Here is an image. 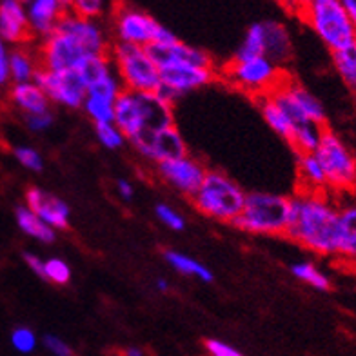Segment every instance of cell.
I'll use <instances>...</instances> for the list:
<instances>
[{
	"instance_id": "obj_1",
	"label": "cell",
	"mask_w": 356,
	"mask_h": 356,
	"mask_svg": "<svg viewBox=\"0 0 356 356\" xmlns=\"http://www.w3.org/2000/svg\"><path fill=\"white\" fill-rule=\"evenodd\" d=\"M109 33L100 20H88L67 11L40 46V66L47 71L79 70L88 58L108 55Z\"/></svg>"
},
{
	"instance_id": "obj_2",
	"label": "cell",
	"mask_w": 356,
	"mask_h": 356,
	"mask_svg": "<svg viewBox=\"0 0 356 356\" xmlns=\"http://www.w3.org/2000/svg\"><path fill=\"white\" fill-rule=\"evenodd\" d=\"M287 238L320 257L338 253V204L325 193L302 191L291 198Z\"/></svg>"
},
{
	"instance_id": "obj_3",
	"label": "cell",
	"mask_w": 356,
	"mask_h": 356,
	"mask_svg": "<svg viewBox=\"0 0 356 356\" xmlns=\"http://www.w3.org/2000/svg\"><path fill=\"white\" fill-rule=\"evenodd\" d=\"M115 124L129 142L155 135L175 126L173 104L159 93H138L124 89L115 102Z\"/></svg>"
},
{
	"instance_id": "obj_4",
	"label": "cell",
	"mask_w": 356,
	"mask_h": 356,
	"mask_svg": "<svg viewBox=\"0 0 356 356\" xmlns=\"http://www.w3.org/2000/svg\"><path fill=\"white\" fill-rule=\"evenodd\" d=\"M245 198L248 193L240 188L236 180L222 171H207L204 182L191 200L202 215L209 216L213 220L233 224L244 209Z\"/></svg>"
},
{
	"instance_id": "obj_5",
	"label": "cell",
	"mask_w": 356,
	"mask_h": 356,
	"mask_svg": "<svg viewBox=\"0 0 356 356\" xmlns=\"http://www.w3.org/2000/svg\"><path fill=\"white\" fill-rule=\"evenodd\" d=\"M300 13L311 29L333 53L356 44V29L347 15L343 2L311 0L302 4Z\"/></svg>"
},
{
	"instance_id": "obj_6",
	"label": "cell",
	"mask_w": 356,
	"mask_h": 356,
	"mask_svg": "<svg viewBox=\"0 0 356 356\" xmlns=\"http://www.w3.org/2000/svg\"><path fill=\"white\" fill-rule=\"evenodd\" d=\"M291 222V198L273 193H248L244 209L233 222L253 234H286Z\"/></svg>"
},
{
	"instance_id": "obj_7",
	"label": "cell",
	"mask_w": 356,
	"mask_h": 356,
	"mask_svg": "<svg viewBox=\"0 0 356 356\" xmlns=\"http://www.w3.org/2000/svg\"><path fill=\"white\" fill-rule=\"evenodd\" d=\"M108 55L124 89L138 93H159L162 86L160 70L147 47L115 42Z\"/></svg>"
},
{
	"instance_id": "obj_8",
	"label": "cell",
	"mask_w": 356,
	"mask_h": 356,
	"mask_svg": "<svg viewBox=\"0 0 356 356\" xmlns=\"http://www.w3.org/2000/svg\"><path fill=\"white\" fill-rule=\"evenodd\" d=\"M111 20L113 35L120 44L149 47L151 44H168L177 40V35L171 29L135 6L117 8Z\"/></svg>"
},
{
	"instance_id": "obj_9",
	"label": "cell",
	"mask_w": 356,
	"mask_h": 356,
	"mask_svg": "<svg viewBox=\"0 0 356 356\" xmlns=\"http://www.w3.org/2000/svg\"><path fill=\"white\" fill-rule=\"evenodd\" d=\"M314 155L323 168L327 189L337 193L356 191V156L337 133L323 129Z\"/></svg>"
},
{
	"instance_id": "obj_10",
	"label": "cell",
	"mask_w": 356,
	"mask_h": 356,
	"mask_svg": "<svg viewBox=\"0 0 356 356\" xmlns=\"http://www.w3.org/2000/svg\"><path fill=\"white\" fill-rule=\"evenodd\" d=\"M224 76L236 88L258 97L269 95L284 80L280 67L266 56L251 60H231L225 66Z\"/></svg>"
},
{
	"instance_id": "obj_11",
	"label": "cell",
	"mask_w": 356,
	"mask_h": 356,
	"mask_svg": "<svg viewBox=\"0 0 356 356\" xmlns=\"http://www.w3.org/2000/svg\"><path fill=\"white\" fill-rule=\"evenodd\" d=\"M159 95L169 104L177 102L182 95L191 93L195 89L206 88L218 79L216 67H197L189 64H165L160 66Z\"/></svg>"
},
{
	"instance_id": "obj_12",
	"label": "cell",
	"mask_w": 356,
	"mask_h": 356,
	"mask_svg": "<svg viewBox=\"0 0 356 356\" xmlns=\"http://www.w3.org/2000/svg\"><path fill=\"white\" fill-rule=\"evenodd\" d=\"M42 89L51 104L62 108H82L86 100V84L76 70L70 71H47L40 70L33 80Z\"/></svg>"
},
{
	"instance_id": "obj_13",
	"label": "cell",
	"mask_w": 356,
	"mask_h": 356,
	"mask_svg": "<svg viewBox=\"0 0 356 356\" xmlns=\"http://www.w3.org/2000/svg\"><path fill=\"white\" fill-rule=\"evenodd\" d=\"M156 173L168 186L193 198L206 178L207 168L200 160L184 155L156 164Z\"/></svg>"
},
{
	"instance_id": "obj_14",
	"label": "cell",
	"mask_w": 356,
	"mask_h": 356,
	"mask_svg": "<svg viewBox=\"0 0 356 356\" xmlns=\"http://www.w3.org/2000/svg\"><path fill=\"white\" fill-rule=\"evenodd\" d=\"M86 84V95L104 97V99L115 100L124 91V86L118 79L115 66H113L109 55L91 56L76 70Z\"/></svg>"
},
{
	"instance_id": "obj_15",
	"label": "cell",
	"mask_w": 356,
	"mask_h": 356,
	"mask_svg": "<svg viewBox=\"0 0 356 356\" xmlns=\"http://www.w3.org/2000/svg\"><path fill=\"white\" fill-rule=\"evenodd\" d=\"M131 144L142 156L153 160L156 164L188 155V145L184 142L177 126H169L155 135L145 136V138L135 140Z\"/></svg>"
},
{
	"instance_id": "obj_16",
	"label": "cell",
	"mask_w": 356,
	"mask_h": 356,
	"mask_svg": "<svg viewBox=\"0 0 356 356\" xmlns=\"http://www.w3.org/2000/svg\"><path fill=\"white\" fill-rule=\"evenodd\" d=\"M26 207L40 216L51 229L60 231L70 227L71 209L62 198L40 188H29L26 191Z\"/></svg>"
},
{
	"instance_id": "obj_17",
	"label": "cell",
	"mask_w": 356,
	"mask_h": 356,
	"mask_svg": "<svg viewBox=\"0 0 356 356\" xmlns=\"http://www.w3.org/2000/svg\"><path fill=\"white\" fill-rule=\"evenodd\" d=\"M149 55L156 62V66H165V64H189L197 67H215L211 55L200 47L189 46L182 40H173L168 44H151L147 47Z\"/></svg>"
},
{
	"instance_id": "obj_18",
	"label": "cell",
	"mask_w": 356,
	"mask_h": 356,
	"mask_svg": "<svg viewBox=\"0 0 356 356\" xmlns=\"http://www.w3.org/2000/svg\"><path fill=\"white\" fill-rule=\"evenodd\" d=\"M71 10V2H60V0H33L29 2L28 11L29 28L33 37L47 38L53 33L62 20V17Z\"/></svg>"
},
{
	"instance_id": "obj_19",
	"label": "cell",
	"mask_w": 356,
	"mask_h": 356,
	"mask_svg": "<svg viewBox=\"0 0 356 356\" xmlns=\"http://www.w3.org/2000/svg\"><path fill=\"white\" fill-rule=\"evenodd\" d=\"M0 38L11 44H24L33 38L28 11L17 0L0 2Z\"/></svg>"
},
{
	"instance_id": "obj_20",
	"label": "cell",
	"mask_w": 356,
	"mask_h": 356,
	"mask_svg": "<svg viewBox=\"0 0 356 356\" xmlns=\"http://www.w3.org/2000/svg\"><path fill=\"white\" fill-rule=\"evenodd\" d=\"M342 260L356 264V198L338 204V253Z\"/></svg>"
},
{
	"instance_id": "obj_21",
	"label": "cell",
	"mask_w": 356,
	"mask_h": 356,
	"mask_svg": "<svg viewBox=\"0 0 356 356\" xmlns=\"http://www.w3.org/2000/svg\"><path fill=\"white\" fill-rule=\"evenodd\" d=\"M264 40H266V58L277 64H286L293 55V44L287 28L277 20H262Z\"/></svg>"
},
{
	"instance_id": "obj_22",
	"label": "cell",
	"mask_w": 356,
	"mask_h": 356,
	"mask_svg": "<svg viewBox=\"0 0 356 356\" xmlns=\"http://www.w3.org/2000/svg\"><path fill=\"white\" fill-rule=\"evenodd\" d=\"M11 100H13V104L20 111H24L26 117L51 111V102H49L46 93L35 82L15 84L11 88Z\"/></svg>"
},
{
	"instance_id": "obj_23",
	"label": "cell",
	"mask_w": 356,
	"mask_h": 356,
	"mask_svg": "<svg viewBox=\"0 0 356 356\" xmlns=\"http://www.w3.org/2000/svg\"><path fill=\"white\" fill-rule=\"evenodd\" d=\"M298 173H300L302 184H304V191L325 193L327 180H325V173H323L318 156L314 153L298 155Z\"/></svg>"
},
{
	"instance_id": "obj_24",
	"label": "cell",
	"mask_w": 356,
	"mask_h": 356,
	"mask_svg": "<svg viewBox=\"0 0 356 356\" xmlns=\"http://www.w3.org/2000/svg\"><path fill=\"white\" fill-rule=\"evenodd\" d=\"M258 108H260V113H262L267 126L291 144V140H293V124H291L286 113L275 104V100L269 95H262V97H258Z\"/></svg>"
},
{
	"instance_id": "obj_25",
	"label": "cell",
	"mask_w": 356,
	"mask_h": 356,
	"mask_svg": "<svg viewBox=\"0 0 356 356\" xmlns=\"http://www.w3.org/2000/svg\"><path fill=\"white\" fill-rule=\"evenodd\" d=\"M15 216H17V224H19L20 229L24 231L29 236H33L38 242H44V244H51L56 236V231L51 229L46 222L40 218V216L35 215L31 209H28L26 206L17 207L15 211Z\"/></svg>"
},
{
	"instance_id": "obj_26",
	"label": "cell",
	"mask_w": 356,
	"mask_h": 356,
	"mask_svg": "<svg viewBox=\"0 0 356 356\" xmlns=\"http://www.w3.org/2000/svg\"><path fill=\"white\" fill-rule=\"evenodd\" d=\"M165 262L173 267L175 271L184 275V277H195L200 282H211L213 280V273L209 271V267L204 266L202 262H198L197 258L188 257V254L178 253V251H173L169 249L164 253Z\"/></svg>"
},
{
	"instance_id": "obj_27",
	"label": "cell",
	"mask_w": 356,
	"mask_h": 356,
	"mask_svg": "<svg viewBox=\"0 0 356 356\" xmlns=\"http://www.w3.org/2000/svg\"><path fill=\"white\" fill-rule=\"evenodd\" d=\"M286 82L289 93L293 95V99L296 100V104L305 113V117L309 118L313 124H316V126H325V109H323L322 102L313 93H309L307 89L302 88L300 84H296L293 80H286Z\"/></svg>"
},
{
	"instance_id": "obj_28",
	"label": "cell",
	"mask_w": 356,
	"mask_h": 356,
	"mask_svg": "<svg viewBox=\"0 0 356 356\" xmlns=\"http://www.w3.org/2000/svg\"><path fill=\"white\" fill-rule=\"evenodd\" d=\"M266 56V40H264V24L254 22L248 28L244 40L234 53L233 60H251Z\"/></svg>"
},
{
	"instance_id": "obj_29",
	"label": "cell",
	"mask_w": 356,
	"mask_h": 356,
	"mask_svg": "<svg viewBox=\"0 0 356 356\" xmlns=\"http://www.w3.org/2000/svg\"><path fill=\"white\" fill-rule=\"evenodd\" d=\"M40 70H42L40 60L22 49H17L10 55V79L15 80V84L33 82Z\"/></svg>"
},
{
	"instance_id": "obj_30",
	"label": "cell",
	"mask_w": 356,
	"mask_h": 356,
	"mask_svg": "<svg viewBox=\"0 0 356 356\" xmlns=\"http://www.w3.org/2000/svg\"><path fill=\"white\" fill-rule=\"evenodd\" d=\"M82 109L93 120L95 126L115 122V100L104 99V97H95V95H86Z\"/></svg>"
},
{
	"instance_id": "obj_31",
	"label": "cell",
	"mask_w": 356,
	"mask_h": 356,
	"mask_svg": "<svg viewBox=\"0 0 356 356\" xmlns=\"http://www.w3.org/2000/svg\"><path fill=\"white\" fill-rule=\"evenodd\" d=\"M291 273H293V277L298 278V280L304 282V284H307V286L314 287V289H331V280H329V277L327 275H323L313 262L304 260V262L293 264V266H291Z\"/></svg>"
},
{
	"instance_id": "obj_32",
	"label": "cell",
	"mask_w": 356,
	"mask_h": 356,
	"mask_svg": "<svg viewBox=\"0 0 356 356\" xmlns=\"http://www.w3.org/2000/svg\"><path fill=\"white\" fill-rule=\"evenodd\" d=\"M333 64L343 82L356 91V44L333 53Z\"/></svg>"
},
{
	"instance_id": "obj_33",
	"label": "cell",
	"mask_w": 356,
	"mask_h": 356,
	"mask_svg": "<svg viewBox=\"0 0 356 356\" xmlns=\"http://www.w3.org/2000/svg\"><path fill=\"white\" fill-rule=\"evenodd\" d=\"M44 280L56 284V286H66L71 280V267L62 258H47L44 264Z\"/></svg>"
},
{
	"instance_id": "obj_34",
	"label": "cell",
	"mask_w": 356,
	"mask_h": 356,
	"mask_svg": "<svg viewBox=\"0 0 356 356\" xmlns=\"http://www.w3.org/2000/svg\"><path fill=\"white\" fill-rule=\"evenodd\" d=\"M95 133H97V138H99L100 145H104L106 149H118V147H122L127 140L126 135L120 131V127L115 122L95 126Z\"/></svg>"
},
{
	"instance_id": "obj_35",
	"label": "cell",
	"mask_w": 356,
	"mask_h": 356,
	"mask_svg": "<svg viewBox=\"0 0 356 356\" xmlns=\"http://www.w3.org/2000/svg\"><path fill=\"white\" fill-rule=\"evenodd\" d=\"M71 11L82 19L99 20L106 11V4L102 0H75L71 2Z\"/></svg>"
},
{
	"instance_id": "obj_36",
	"label": "cell",
	"mask_w": 356,
	"mask_h": 356,
	"mask_svg": "<svg viewBox=\"0 0 356 356\" xmlns=\"http://www.w3.org/2000/svg\"><path fill=\"white\" fill-rule=\"evenodd\" d=\"M155 215L160 220V224H164L168 229L171 231H182L186 227V218H184L177 209H173L168 204H159L155 207Z\"/></svg>"
},
{
	"instance_id": "obj_37",
	"label": "cell",
	"mask_w": 356,
	"mask_h": 356,
	"mask_svg": "<svg viewBox=\"0 0 356 356\" xmlns=\"http://www.w3.org/2000/svg\"><path fill=\"white\" fill-rule=\"evenodd\" d=\"M15 156L29 171H42L44 160L40 156V153L37 149H33V147H28V145L15 147Z\"/></svg>"
},
{
	"instance_id": "obj_38",
	"label": "cell",
	"mask_w": 356,
	"mask_h": 356,
	"mask_svg": "<svg viewBox=\"0 0 356 356\" xmlns=\"http://www.w3.org/2000/svg\"><path fill=\"white\" fill-rule=\"evenodd\" d=\"M11 343L17 351L31 353L37 347V334L29 327H17L11 333Z\"/></svg>"
},
{
	"instance_id": "obj_39",
	"label": "cell",
	"mask_w": 356,
	"mask_h": 356,
	"mask_svg": "<svg viewBox=\"0 0 356 356\" xmlns=\"http://www.w3.org/2000/svg\"><path fill=\"white\" fill-rule=\"evenodd\" d=\"M204 346H206V351L209 356H244L238 349H234L233 346L222 342V340H215V338L206 340Z\"/></svg>"
},
{
	"instance_id": "obj_40",
	"label": "cell",
	"mask_w": 356,
	"mask_h": 356,
	"mask_svg": "<svg viewBox=\"0 0 356 356\" xmlns=\"http://www.w3.org/2000/svg\"><path fill=\"white\" fill-rule=\"evenodd\" d=\"M44 347H46L47 351L51 353L55 356H73V351H71V347L67 346L60 337H56V334H46L44 337Z\"/></svg>"
},
{
	"instance_id": "obj_41",
	"label": "cell",
	"mask_w": 356,
	"mask_h": 356,
	"mask_svg": "<svg viewBox=\"0 0 356 356\" xmlns=\"http://www.w3.org/2000/svg\"><path fill=\"white\" fill-rule=\"evenodd\" d=\"M26 124L31 131L42 133L46 129H49L53 124V113L47 111L42 115H31V117H26Z\"/></svg>"
},
{
	"instance_id": "obj_42",
	"label": "cell",
	"mask_w": 356,
	"mask_h": 356,
	"mask_svg": "<svg viewBox=\"0 0 356 356\" xmlns=\"http://www.w3.org/2000/svg\"><path fill=\"white\" fill-rule=\"evenodd\" d=\"M10 80V53L6 51L4 40L0 38V86Z\"/></svg>"
},
{
	"instance_id": "obj_43",
	"label": "cell",
	"mask_w": 356,
	"mask_h": 356,
	"mask_svg": "<svg viewBox=\"0 0 356 356\" xmlns=\"http://www.w3.org/2000/svg\"><path fill=\"white\" fill-rule=\"evenodd\" d=\"M24 260H26L28 267L35 273V275H38L40 278H44V264H46V260H42L40 257H37V254H31V253L24 254Z\"/></svg>"
},
{
	"instance_id": "obj_44",
	"label": "cell",
	"mask_w": 356,
	"mask_h": 356,
	"mask_svg": "<svg viewBox=\"0 0 356 356\" xmlns=\"http://www.w3.org/2000/svg\"><path fill=\"white\" fill-rule=\"evenodd\" d=\"M117 193L122 200H131L133 195H135V188H133V184L129 180L120 178V180H117Z\"/></svg>"
},
{
	"instance_id": "obj_45",
	"label": "cell",
	"mask_w": 356,
	"mask_h": 356,
	"mask_svg": "<svg viewBox=\"0 0 356 356\" xmlns=\"http://www.w3.org/2000/svg\"><path fill=\"white\" fill-rule=\"evenodd\" d=\"M343 6H346L347 15H349V19H351L353 26H355V29H356V0H346V2H343Z\"/></svg>"
},
{
	"instance_id": "obj_46",
	"label": "cell",
	"mask_w": 356,
	"mask_h": 356,
	"mask_svg": "<svg viewBox=\"0 0 356 356\" xmlns=\"http://www.w3.org/2000/svg\"><path fill=\"white\" fill-rule=\"evenodd\" d=\"M122 356H144V351H142L140 347H126L122 353H120Z\"/></svg>"
},
{
	"instance_id": "obj_47",
	"label": "cell",
	"mask_w": 356,
	"mask_h": 356,
	"mask_svg": "<svg viewBox=\"0 0 356 356\" xmlns=\"http://www.w3.org/2000/svg\"><path fill=\"white\" fill-rule=\"evenodd\" d=\"M156 289L162 291V293H165V291L169 289L168 280H164V278H159V280H156Z\"/></svg>"
}]
</instances>
